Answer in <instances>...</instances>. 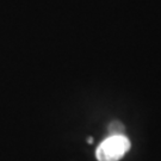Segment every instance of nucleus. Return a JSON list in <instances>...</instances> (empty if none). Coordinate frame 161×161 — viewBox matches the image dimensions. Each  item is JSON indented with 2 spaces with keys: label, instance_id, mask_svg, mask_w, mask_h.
<instances>
[{
  "label": "nucleus",
  "instance_id": "f257e3e1",
  "mask_svg": "<svg viewBox=\"0 0 161 161\" xmlns=\"http://www.w3.org/2000/svg\"><path fill=\"white\" fill-rule=\"evenodd\" d=\"M130 149V141L124 135H110L96 149L98 161H119Z\"/></svg>",
  "mask_w": 161,
  "mask_h": 161
},
{
  "label": "nucleus",
  "instance_id": "f03ea898",
  "mask_svg": "<svg viewBox=\"0 0 161 161\" xmlns=\"http://www.w3.org/2000/svg\"><path fill=\"white\" fill-rule=\"evenodd\" d=\"M110 135H123L122 134V129H124V127L118 122H114L110 124Z\"/></svg>",
  "mask_w": 161,
  "mask_h": 161
}]
</instances>
